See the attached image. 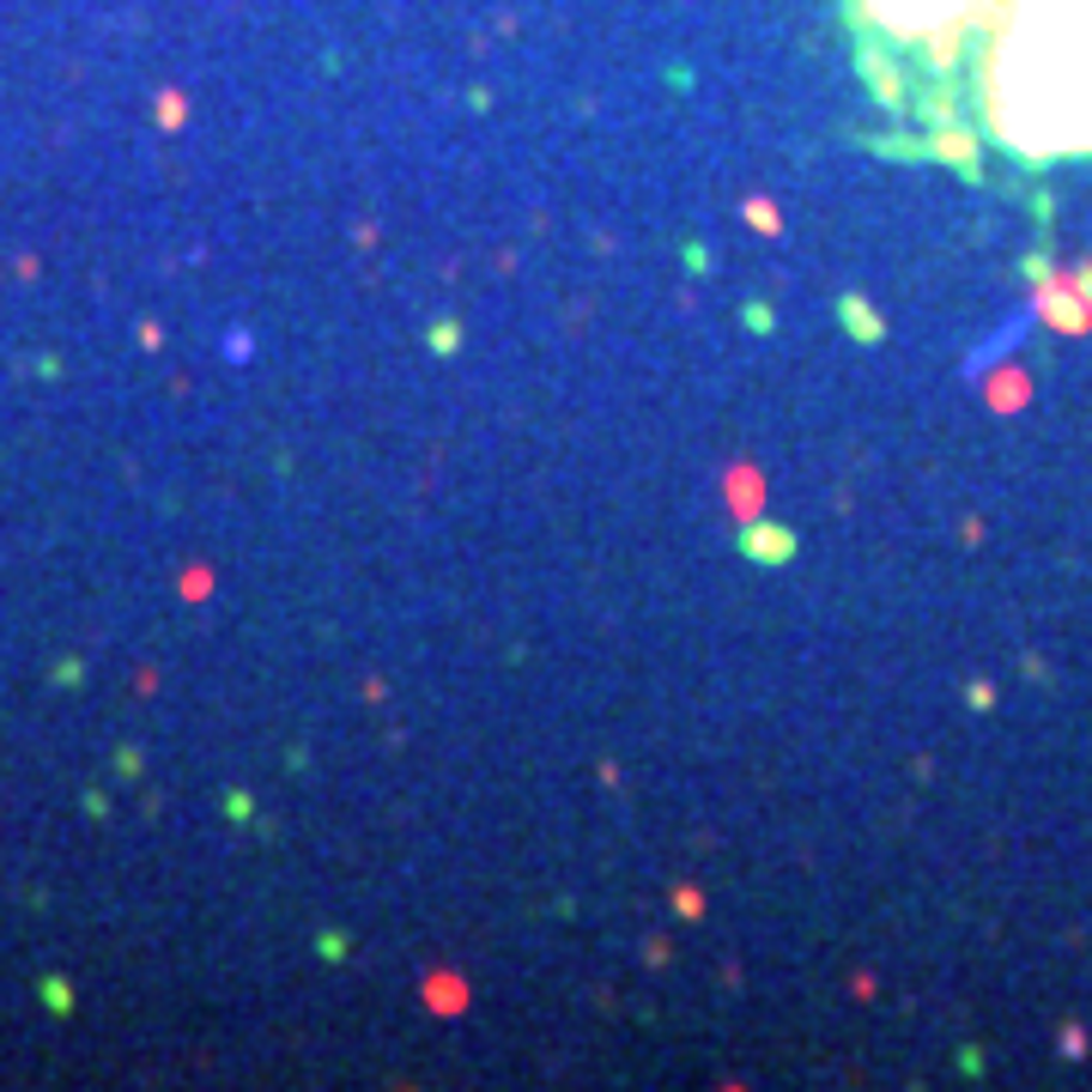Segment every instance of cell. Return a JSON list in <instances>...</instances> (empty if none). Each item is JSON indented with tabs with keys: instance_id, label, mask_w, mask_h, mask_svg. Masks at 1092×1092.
Here are the masks:
<instances>
[{
	"instance_id": "obj_1",
	"label": "cell",
	"mask_w": 1092,
	"mask_h": 1092,
	"mask_svg": "<svg viewBox=\"0 0 1092 1092\" xmlns=\"http://www.w3.org/2000/svg\"><path fill=\"white\" fill-rule=\"evenodd\" d=\"M983 128L1020 158L1092 152V0H1002L972 49Z\"/></svg>"
},
{
	"instance_id": "obj_2",
	"label": "cell",
	"mask_w": 1092,
	"mask_h": 1092,
	"mask_svg": "<svg viewBox=\"0 0 1092 1092\" xmlns=\"http://www.w3.org/2000/svg\"><path fill=\"white\" fill-rule=\"evenodd\" d=\"M850 6L874 55H892L910 73L935 80L953 61H972L977 37L1002 0H850Z\"/></svg>"
}]
</instances>
